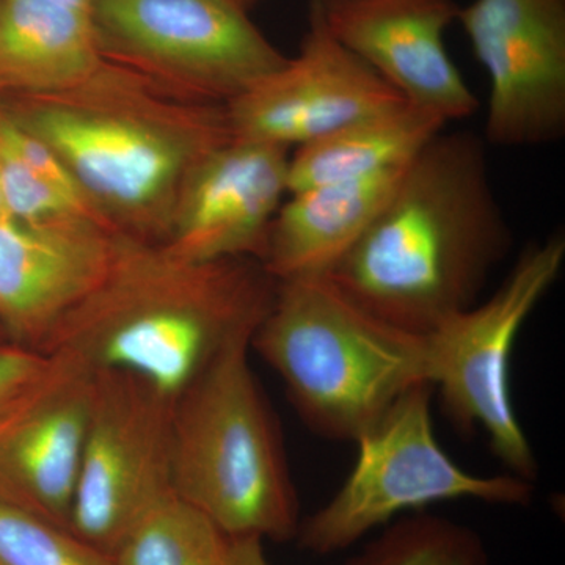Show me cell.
Returning a JSON list of instances; mask_svg holds the SVG:
<instances>
[{
  "label": "cell",
  "mask_w": 565,
  "mask_h": 565,
  "mask_svg": "<svg viewBox=\"0 0 565 565\" xmlns=\"http://www.w3.org/2000/svg\"><path fill=\"white\" fill-rule=\"evenodd\" d=\"M484 145L468 132L434 137L405 167L362 239L323 277L352 302L415 334L479 302L512 247Z\"/></svg>",
  "instance_id": "obj_1"
},
{
  "label": "cell",
  "mask_w": 565,
  "mask_h": 565,
  "mask_svg": "<svg viewBox=\"0 0 565 565\" xmlns=\"http://www.w3.org/2000/svg\"><path fill=\"white\" fill-rule=\"evenodd\" d=\"M0 103L58 156L107 225L143 243H166L185 184L233 137L226 106L181 98L107 61L66 90Z\"/></svg>",
  "instance_id": "obj_2"
},
{
  "label": "cell",
  "mask_w": 565,
  "mask_h": 565,
  "mask_svg": "<svg viewBox=\"0 0 565 565\" xmlns=\"http://www.w3.org/2000/svg\"><path fill=\"white\" fill-rule=\"evenodd\" d=\"M277 280L252 258L195 262L122 236L99 285L58 326L44 355L121 371L177 399L269 311Z\"/></svg>",
  "instance_id": "obj_3"
},
{
  "label": "cell",
  "mask_w": 565,
  "mask_h": 565,
  "mask_svg": "<svg viewBox=\"0 0 565 565\" xmlns=\"http://www.w3.org/2000/svg\"><path fill=\"white\" fill-rule=\"evenodd\" d=\"M277 281L250 348L319 437L355 444L412 386L430 384L427 334L381 321L323 275Z\"/></svg>",
  "instance_id": "obj_4"
},
{
  "label": "cell",
  "mask_w": 565,
  "mask_h": 565,
  "mask_svg": "<svg viewBox=\"0 0 565 565\" xmlns=\"http://www.w3.org/2000/svg\"><path fill=\"white\" fill-rule=\"evenodd\" d=\"M253 334L177 397L173 493L233 539L296 541L300 503L280 426L250 363Z\"/></svg>",
  "instance_id": "obj_5"
},
{
  "label": "cell",
  "mask_w": 565,
  "mask_h": 565,
  "mask_svg": "<svg viewBox=\"0 0 565 565\" xmlns=\"http://www.w3.org/2000/svg\"><path fill=\"white\" fill-rule=\"evenodd\" d=\"M434 392L429 382L412 386L355 441L359 455L343 486L300 522V548L318 556L343 552L394 516L438 501H533V482L511 473L471 475L446 455L434 434Z\"/></svg>",
  "instance_id": "obj_6"
},
{
  "label": "cell",
  "mask_w": 565,
  "mask_h": 565,
  "mask_svg": "<svg viewBox=\"0 0 565 565\" xmlns=\"http://www.w3.org/2000/svg\"><path fill=\"white\" fill-rule=\"evenodd\" d=\"M104 61L191 102L226 106L288 61L237 0H92Z\"/></svg>",
  "instance_id": "obj_7"
},
{
  "label": "cell",
  "mask_w": 565,
  "mask_h": 565,
  "mask_svg": "<svg viewBox=\"0 0 565 565\" xmlns=\"http://www.w3.org/2000/svg\"><path fill=\"white\" fill-rule=\"evenodd\" d=\"M564 259L563 234L530 245L492 297L427 334L430 384L446 418L463 434L482 427L493 455L511 475L530 482L537 476V460L512 403L511 355Z\"/></svg>",
  "instance_id": "obj_8"
},
{
  "label": "cell",
  "mask_w": 565,
  "mask_h": 565,
  "mask_svg": "<svg viewBox=\"0 0 565 565\" xmlns=\"http://www.w3.org/2000/svg\"><path fill=\"white\" fill-rule=\"evenodd\" d=\"M174 403L136 375L95 371L68 530L109 555L174 494Z\"/></svg>",
  "instance_id": "obj_9"
},
{
  "label": "cell",
  "mask_w": 565,
  "mask_h": 565,
  "mask_svg": "<svg viewBox=\"0 0 565 565\" xmlns=\"http://www.w3.org/2000/svg\"><path fill=\"white\" fill-rule=\"evenodd\" d=\"M490 79L486 139L533 147L565 129V0H473L459 9Z\"/></svg>",
  "instance_id": "obj_10"
},
{
  "label": "cell",
  "mask_w": 565,
  "mask_h": 565,
  "mask_svg": "<svg viewBox=\"0 0 565 565\" xmlns=\"http://www.w3.org/2000/svg\"><path fill=\"white\" fill-rule=\"evenodd\" d=\"M408 104L334 39L311 3L299 54L226 104L234 137L302 147Z\"/></svg>",
  "instance_id": "obj_11"
},
{
  "label": "cell",
  "mask_w": 565,
  "mask_h": 565,
  "mask_svg": "<svg viewBox=\"0 0 565 565\" xmlns=\"http://www.w3.org/2000/svg\"><path fill=\"white\" fill-rule=\"evenodd\" d=\"M93 379L77 356L47 353L41 373L0 412V503L70 526Z\"/></svg>",
  "instance_id": "obj_12"
},
{
  "label": "cell",
  "mask_w": 565,
  "mask_h": 565,
  "mask_svg": "<svg viewBox=\"0 0 565 565\" xmlns=\"http://www.w3.org/2000/svg\"><path fill=\"white\" fill-rule=\"evenodd\" d=\"M121 234L95 218H0V329L10 344L44 353L58 326L109 269Z\"/></svg>",
  "instance_id": "obj_13"
},
{
  "label": "cell",
  "mask_w": 565,
  "mask_h": 565,
  "mask_svg": "<svg viewBox=\"0 0 565 565\" xmlns=\"http://www.w3.org/2000/svg\"><path fill=\"white\" fill-rule=\"evenodd\" d=\"M334 39L411 104L446 122L463 120L478 98L446 50L455 0H311Z\"/></svg>",
  "instance_id": "obj_14"
},
{
  "label": "cell",
  "mask_w": 565,
  "mask_h": 565,
  "mask_svg": "<svg viewBox=\"0 0 565 565\" xmlns=\"http://www.w3.org/2000/svg\"><path fill=\"white\" fill-rule=\"evenodd\" d=\"M289 156L288 148L233 136L193 172L163 245L195 262L262 263L288 196Z\"/></svg>",
  "instance_id": "obj_15"
},
{
  "label": "cell",
  "mask_w": 565,
  "mask_h": 565,
  "mask_svg": "<svg viewBox=\"0 0 565 565\" xmlns=\"http://www.w3.org/2000/svg\"><path fill=\"white\" fill-rule=\"evenodd\" d=\"M405 167L288 195L267 236L264 269L275 280L329 274L384 210Z\"/></svg>",
  "instance_id": "obj_16"
},
{
  "label": "cell",
  "mask_w": 565,
  "mask_h": 565,
  "mask_svg": "<svg viewBox=\"0 0 565 565\" xmlns=\"http://www.w3.org/2000/svg\"><path fill=\"white\" fill-rule=\"evenodd\" d=\"M103 62L90 10L58 0H0V98L66 90Z\"/></svg>",
  "instance_id": "obj_17"
},
{
  "label": "cell",
  "mask_w": 565,
  "mask_h": 565,
  "mask_svg": "<svg viewBox=\"0 0 565 565\" xmlns=\"http://www.w3.org/2000/svg\"><path fill=\"white\" fill-rule=\"evenodd\" d=\"M445 126L437 115L404 104L305 143L289 156L288 195L403 169Z\"/></svg>",
  "instance_id": "obj_18"
},
{
  "label": "cell",
  "mask_w": 565,
  "mask_h": 565,
  "mask_svg": "<svg viewBox=\"0 0 565 565\" xmlns=\"http://www.w3.org/2000/svg\"><path fill=\"white\" fill-rule=\"evenodd\" d=\"M111 557L117 565H236L234 539L177 494L148 512Z\"/></svg>",
  "instance_id": "obj_19"
},
{
  "label": "cell",
  "mask_w": 565,
  "mask_h": 565,
  "mask_svg": "<svg viewBox=\"0 0 565 565\" xmlns=\"http://www.w3.org/2000/svg\"><path fill=\"white\" fill-rule=\"evenodd\" d=\"M344 565H489V555L471 527L415 511L390 522Z\"/></svg>",
  "instance_id": "obj_20"
},
{
  "label": "cell",
  "mask_w": 565,
  "mask_h": 565,
  "mask_svg": "<svg viewBox=\"0 0 565 565\" xmlns=\"http://www.w3.org/2000/svg\"><path fill=\"white\" fill-rule=\"evenodd\" d=\"M0 565H117L68 527L0 503Z\"/></svg>",
  "instance_id": "obj_21"
},
{
  "label": "cell",
  "mask_w": 565,
  "mask_h": 565,
  "mask_svg": "<svg viewBox=\"0 0 565 565\" xmlns=\"http://www.w3.org/2000/svg\"><path fill=\"white\" fill-rule=\"evenodd\" d=\"M47 362L44 353L0 344V412L36 377Z\"/></svg>",
  "instance_id": "obj_22"
},
{
  "label": "cell",
  "mask_w": 565,
  "mask_h": 565,
  "mask_svg": "<svg viewBox=\"0 0 565 565\" xmlns=\"http://www.w3.org/2000/svg\"><path fill=\"white\" fill-rule=\"evenodd\" d=\"M234 564L236 565H270L267 561L262 539H234Z\"/></svg>",
  "instance_id": "obj_23"
},
{
  "label": "cell",
  "mask_w": 565,
  "mask_h": 565,
  "mask_svg": "<svg viewBox=\"0 0 565 565\" xmlns=\"http://www.w3.org/2000/svg\"><path fill=\"white\" fill-rule=\"evenodd\" d=\"M58 2L68 3V6L79 7V9L90 10L92 0H58Z\"/></svg>",
  "instance_id": "obj_24"
},
{
  "label": "cell",
  "mask_w": 565,
  "mask_h": 565,
  "mask_svg": "<svg viewBox=\"0 0 565 565\" xmlns=\"http://www.w3.org/2000/svg\"><path fill=\"white\" fill-rule=\"evenodd\" d=\"M9 217V212H7L6 202H3L2 189H0V218Z\"/></svg>",
  "instance_id": "obj_25"
},
{
  "label": "cell",
  "mask_w": 565,
  "mask_h": 565,
  "mask_svg": "<svg viewBox=\"0 0 565 565\" xmlns=\"http://www.w3.org/2000/svg\"><path fill=\"white\" fill-rule=\"evenodd\" d=\"M237 2L245 7V9L250 10V7L255 6V3L259 2V0H237Z\"/></svg>",
  "instance_id": "obj_26"
},
{
  "label": "cell",
  "mask_w": 565,
  "mask_h": 565,
  "mask_svg": "<svg viewBox=\"0 0 565 565\" xmlns=\"http://www.w3.org/2000/svg\"><path fill=\"white\" fill-rule=\"evenodd\" d=\"M6 343H9V341H7L6 334H3L2 329H0V344Z\"/></svg>",
  "instance_id": "obj_27"
}]
</instances>
